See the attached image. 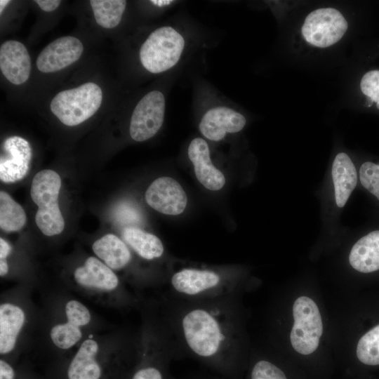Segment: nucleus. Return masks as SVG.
I'll use <instances>...</instances> for the list:
<instances>
[{"instance_id": "20e7f679", "label": "nucleus", "mask_w": 379, "mask_h": 379, "mask_svg": "<svg viewBox=\"0 0 379 379\" xmlns=\"http://www.w3.org/2000/svg\"><path fill=\"white\" fill-rule=\"evenodd\" d=\"M102 100L100 87L87 82L79 87L57 93L51 102V110L65 125H79L91 117Z\"/></svg>"}, {"instance_id": "b1692460", "label": "nucleus", "mask_w": 379, "mask_h": 379, "mask_svg": "<svg viewBox=\"0 0 379 379\" xmlns=\"http://www.w3.org/2000/svg\"><path fill=\"white\" fill-rule=\"evenodd\" d=\"M92 7L96 22L106 29L117 27L122 18L126 6L124 0H91Z\"/></svg>"}, {"instance_id": "7ed1b4c3", "label": "nucleus", "mask_w": 379, "mask_h": 379, "mask_svg": "<svg viewBox=\"0 0 379 379\" xmlns=\"http://www.w3.org/2000/svg\"><path fill=\"white\" fill-rule=\"evenodd\" d=\"M60 187V175L49 169L38 172L32 182L31 197L38 206L35 222L41 232L46 236L59 234L65 227L58 204Z\"/></svg>"}, {"instance_id": "e433bc0d", "label": "nucleus", "mask_w": 379, "mask_h": 379, "mask_svg": "<svg viewBox=\"0 0 379 379\" xmlns=\"http://www.w3.org/2000/svg\"><path fill=\"white\" fill-rule=\"evenodd\" d=\"M151 2H153L155 4L162 5L169 4L171 2V1H151Z\"/></svg>"}, {"instance_id": "ddd939ff", "label": "nucleus", "mask_w": 379, "mask_h": 379, "mask_svg": "<svg viewBox=\"0 0 379 379\" xmlns=\"http://www.w3.org/2000/svg\"><path fill=\"white\" fill-rule=\"evenodd\" d=\"M246 123V118L241 114L233 109L220 106L206 112L200 121L199 128L207 139L219 141L227 133L241 131Z\"/></svg>"}, {"instance_id": "f257e3e1", "label": "nucleus", "mask_w": 379, "mask_h": 379, "mask_svg": "<svg viewBox=\"0 0 379 379\" xmlns=\"http://www.w3.org/2000/svg\"><path fill=\"white\" fill-rule=\"evenodd\" d=\"M232 298L200 301L172 298L166 331L174 350L179 347L176 357L182 352L224 379H237L239 366V335Z\"/></svg>"}, {"instance_id": "6e6552de", "label": "nucleus", "mask_w": 379, "mask_h": 379, "mask_svg": "<svg viewBox=\"0 0 379 379\" xmlns=\"http://www.w3.org/2000/svg\"><path fill=\"white\" fill-rule=\"evenodd\" d=\"M165 105L164 95L159 91L149 92L138 102L130 123L133 140L145 141L159 131L164 122Z\"/></svg>"}, {"instance_id": "bb28decb", "label": "nucleus", "mask_w": 379, "mask_h": 379, "mask_svg": "<svg viewBox=\"0 0 379 379\" xmlns=\"http://www.w3.org/2000/svg\"><path fill=\"white\" fill-rule=\"evenodd\" d=\"M359 180L363 187L379 200V164L363 163L359 168Z\"/></svg>"}, {"instance_id": "4468645a", "label": "nucleus", "mask_w": 379, "mask_h": 379, "mask_svg": "<svg viewBox=\"0 0 379 379\" xmlns=\"http://www.w3.org/2000/svg\"><path fill=\"white\" fill-rule=\"evenodd\" d=\"M0 69L7 80L13 84H22L28 79L31 60L26 47L21 42L9 40L1 44Z\"/></svg>"}, {"instance_id": "393cba45", "label": "nucleus", "mask_w": 379, "mask_h": 379, "mask_svg": "<svg viewBox=\"0 0 379 379\" xmlns=\"http://www.w3.org/2000/svg\"><path fill=\"white\" fill-rule=\"evenodd\" d=\"M79 326L71 320L53 326L50 331V337L53 344L62 350H68L76 345L82 338Z\"/></svg>"}, {"instance_id": "9d476101", "label": "nucleus", "mask_w": 379, "mask_h": 379, "mask_svg": "<svg viewBox=\"0 0 379 379\" xmlns=\"http://www.w3.org/2000/svg\"><path fill=\"white\" fill-rule=\"evenodd\" d=\"M32 159L29 143L22 137L11 136L3 142L0 157V179L11 183L23 179L27 174Z\"/></svg>"}, {"instance_id": "5701e85b", "label": "nucleus", "mask_w": 379, "mask_h": 379, "mask_svg": "<svg viewBox=\"0 0 379 379\" xmlns=\"http://www.w3.org/2000/svg\"><path fill=\"white\" fill-rule=\"evenodd\" d=\"M22 207L6 192H0V227L5 232H16L26 222Z\"/></svg>"}, {"instance_id": "f3484780", "label": "nucleus", "mask_w": 379, "mask_h": 379, "mask_svg": "<svg viewBox=\"0 0 379 379\" xmlns=\"http://www.w3.org/2000/svg\"><path fill=\"white\" fill-rule=\"evenodd\" d=\"M336 205L343 208L347 202L357 183V172L351 159L345 152L334 158L331 168Z\"/></svg>"}, {"instance_id": "1a4fd4ad", "label": "nucleus", "mask_w": 379, "mask_h": 379, "mask_svg": "<svg viewBox=\"0 0 379 379\" xmlns=\"http://www.w3.org/2000/svg\"><path fill=\"white\" fill-rule=\"evenodd\" d=\"M154 336L147 339L143 360L131 379H176L168 372L169 362L175 353L168 334L165 331L158 338Z\"/></svg>"}, {"instance_id": "f8f14e48", "label": "nucleus", "mask_w": 379, "mask_h": 379, "mask_svg": "<svg viewBox=\"0 0 379 379\" xmlns=\"http://www.w3.org/2000/svg\"><path fill=\"white\" fill-rule=\"evenodd\" d=\"M83 50V44L77 38L72 36L60 37L41 51L36 58V67L44 73L61 70L77 61Z\"/></svg>"}, {"instance_id": "dca6fc26", "label": "nucleus", "mask_w": 379, "mask_h": 379, "mask_svg": "<svg viewBox=\"0 0 379 379\" xmlns=\"http://www.w3.org/2000/svg\"><path fill=\"white\" fill-rule=\"evenodd\" d=\"M75 281L80 286L98 291H112L119 286V279L107 265L95 257L88 258L74 272Z\"/></svg>"}, {"instance_id": "f704fd0d", "label": "nucleus", "mask_w": 379, "mask_h": 379, "mask_svg": "<svg viewBox=\"0 0 379 379\" xmlns=\"http://www.w3.org/2000/svg\"><path fill=\"white\" fill-rule=\"evenodd\" d=\"M8 272V265L6 259L0 260V275L4 277Z\"/></svg>"}, {"instance_id": "39448f33", "label": "nucleus", "mask_w": 379, "mask_h": 379, "mask_svg": "<svg viewBox=\"0 0 379 379\" xmlns=\"http://www.w3.org/2000/svg\"><path fill=\"white\" fill-rule=\"evenodd\" d=\"M184 47V38L177 30L170 26L161 27L142 44L140 60L149 72L161 73L178 63Z\"/></svg>"}, {"instance_id": "c756f323", "label": "nucleus", "mask_w": 379, "mask_h": 379, "mask_svg": "<svg viewBox=\"0 0 379 379\" xmlns=\"http://www.w3.org/2000/svg\"><path fill=\"white\" fill-rule=\"evenodd\" d=\"M65 312L67 319L74 321L81 327L87 326L91 320L89 310L76 300H71L66 303Z\"/></svg>"}, {"instance_id": "9b49d317", "label": "nucleus", "mask_w": 379, "mask_h": 379, "mask_svg": "<svg viewBox=\"0 0 379 379\" xmlns=\"http://www.w3.org/2000/svg\"><path fill=\"white\" fill-rule=\"evenodd\" d=\"M145 200L153 209L170 215L182 213L187 203V194L175 179L160 177L145 192Z\"/></svg>"}, {"instance_id": "2f4dec72", "label": "nucleus", "mask_w": 379, "mask_h": 379, "mask_svg": "<svg viewBox=\"0 0 379 379\" xmlns=\"http://www.w3.org/2000/svg\"><path fill=\"white\" fill-rule=\"evenodd\" d=\"M39 6L46 12L55 11L60 4V0H36L34 1Z\"/></svg>"}, {"instance_id": "cd10ccee", "label": "nucleus", "mask_w": 379, "mask_h": 379, "mask_svg": "<svg viewBox=\"0 0 379 379\" xmlns=\"http://www.w3.org/2000/svg\"><path fill=\"white\" fill-rule=\"evenodd\" d=\"M248 379H287L283 371L272 362L260 359L251 367Z\"/></svg>"}, {"instance_id": "4be33fe9", "label": "nucleus", "mask_w": 379, "mask_h": 379, "mask_svg": "<svg viewBox=\"0 0 379 379\" xmlns=\"http://www.w3.org/2000/svg\"><path fill=\"white\" fill-rule=\"evenodd\" d=\"M124 241L141 258L147 260L159 258L164 247L157 236L136 227H126L123 230Z\"/></svg>"}, {"instance_id": "a211bd4d", "label": "nucleus", "mask_w": 379, "mask_h": 379, "mask_svg": "<svg viewBox=\"0 0 379 379\" xmlns=\"http://www.w3.org/2000/svg\"><path fill=\"white\" fill-rule=\"evenodd\" d=\"M349 262L353 269L362 273L379 270V230L367 234L353 245Z\"/></svg>"}, {"instance_id": "aec40b11", "label": "nucleus", "mask_w": 379, "mask_h": 379, "mask_svg": "<svg viewBox=\"0 0 379 379\" xmlns=\"http://www.w3.org/2000/svg\"><path fill=\"white\" fill-rule=\"evenodd\" d=\"M98 350V344L95 340H85L69 364L68 378L100 379L101 368L96 360Z\"/></svg>"}, {"instance_id": "7c9ffc66", "label": "nucleus", "mask_w": 379, "mask_h": 379, "mask_svg": "<svg viewBox=\"0 0 379 379\" xmlns=\"http://www.w3.org/2000/svg\"><path fill=\"white\" fill-rule=\"evenodd\" d=\"M124 206H120L118 211L119 218L125 221H138L139 217L138 213L133 208L126 206V205H123Z\"/></svg>"}, {"instance_id": "f03ea898", "label": "nucleus", "mask_w": 379, "mask_h": 379, "mask_svg": "<svg viewBox=\"0 0 379 379\" xmlns=\"http://www.w3.org/2000/svg\"><path fill=\"white\" fill-rule=\"evenodd\" d=\"M237 286V279L230 273L208 268L185 267L170 278L172 298L182 300L232 298Z\"/></svg>"}, {"instance_id": "423d86ee", "label": "nucleus", "mask_w": 379, "mask_h": 379, "mask_svg": "<svg viewBox=\"0 0 379 379\" xmlns=\"http://www.w3.org/2000/svg\"><path fill=\"white\" fill-rule=\"evenodd\" d=\"M294 324L290 339L294 350L304 355L318 347L323 333L321 317L317 304L310 298H298L293 306Z\"/></svg>"}, {"instance_id": "412c9836", "label": "nucleus", "mask_w": 379, "mask_h": 379, "mask_svg": "<svg viewBox=\"0 0 379 379\" xmlns=\"http://www.w3.org/2000/svg\"><path fill=\"white\" fill-rule=\"evenodd\" d=\"M94 253L112 270H121L131 260V253L127 245L117 236L107 234L92 245Z\"/></svg>"}, {"instance_id": "0eeeda50", "label": "nucleus", "mask_w": 379, "mask_h": 379, "mask_svg": "<svg viewBox=\"0 0 379 379\" xmlns=\"http://www.w3.org/2000/svg\"><path fill=\"white\" fill-rule=\"evenodd\" d=\"M347 28V22L338 10L321 8L307 15L302 26V34L308 44L327 48L338 42Z\"/></svg>"}, {"instance_id": "c85d7f7f", "label": "nucleus", "mask_w": 379, "mask_h": 379, "mask_svg": "<svg viewBox=\"0 0 379 379\" xmlns=\"http://www.w3.org/2000/svg\"><path fill=\"white\" fill-rule=\"evenodd\" d=\"M360 88L371 102L376 103V107L379 109V70L365 73L361 79Z\"/></svg>"}, {"instance_id": "a878e982", "label": "nucleus", "mask_w": 379, "mask_h": 379, "mask_svg": "<svg viewBox=\"0 0 379 379\" xmlns=\"http://www.w3.org/2000/svg\"><path fill=\"white\" fill-rule=\"evenodd\" d=\"M359 360L366 365H379V324L364 334L357 347Z\"/></svg>"}, {"instance_id": "4c0bfd02", "label": "nucleus", "mask_w": 379, "mask_h": 379, "mask_svg": "<svg viewBox=\"0 0 379 379\" xmlns=\"http://www.w3.org/2000/svg\"><path fill=\"white\" fill-rule=\"evenodd\" d=\"M191 379H224L222 378V377H197V378H191Z\"/></svg>"}, {"instance_id": "72a5a7b5", "label": "nucleus", "mask_w": 379, "mask_h": 379, "mask_svg": "<svg viewBox=\"0 0 379 379\" xmlns=\"http://www.w3.org/2000/svg\"><path fill=\"white\" fill-rule=\"evenodd\" d=\"M11 246L3 238L0 239V260L6 259L11 251Z\"/></svg>"}, {"instance_id": "2eb2a0df", "label": "nucleus", "mask_w": 379, "mask_h": 379, "mask_svg": "<svg viewBox=\"0 0 379 379\" xmlns=\"http://www.w3.org/2000/svg\"><path fill=\"white\" fill-rule=\"evenodd\" d=\"M188 156L193 164L196 177L204 187L216 191L225 185V178L213 165L208 145L204 139L196 138L191 141L188 147Z\"/></svg>"}, {"instance_id": "6ab92c4d", "label": "nucleus", "mask_w": 379, "mask_h": 379, "mask_svg": "<svg viewBox=\"0 0 379 379\" xmlns=\"http://www.w3.org/2000/svg\"><path fill=\"white\" fill-rule=\"evenodd\" d=\"M23 310L13 303L0 306V353L8 354L15 347L18 335L25 324Z\"/></svg>"}, {"instance_id": "473e14b6", "label": "nucleus", "mask_w": 379, "mask_h": 379, "mask_svg": "<svg viewBox=\"0 0 379 379\" xmlns=\"http://www.w3.org/2000/svg\"><path fill=\"white\" fill-rule=\"evenodd\" d=\"M15 373L10 364L0 360V379H14Z\"/></svg>"}, {"instance_id": "c9c22d12", "label": "nucleus", "mask_w": 379, "mask_h": 379, "mask_svg": "<svg viewBox=\"0 0 379 379\" xmlns=\"http://www.w3.org/2000/svg\"><path fill=\"white\" fill-rule=\"evenodd\" d=\"M10 1L8 0H1L0 1V13H2V11L4 10L5 7L10 3Z\"/></svg>"}]
</instances>
